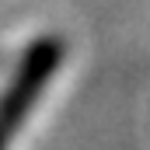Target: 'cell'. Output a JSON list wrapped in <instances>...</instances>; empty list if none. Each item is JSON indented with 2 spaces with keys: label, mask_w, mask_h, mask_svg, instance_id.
Segmentation results:
<instances>
[{
  "label": "cell",
  "mask_w": 150,
  "mask_h": 150,
  "mask_svg": "<svg viewBox=\"0 0 150 150\" xmlns=\"http://www.w3.org/2000/svg\"><path fill=\"white\" fill-rule=\"evenodd\" d=\"M59 63H63V38L59 35H42L28 45V52L21 56L7 91L0 94V150L11 147L18 126L35 108L38 94L45 91V84L59 70Z\"/></svg>",
  "instance_id": "1"
}]
</instances>
